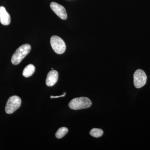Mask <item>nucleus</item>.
I'll return each instance as SVG.
<instances>
[{
	"label": "nucleus",
	"mask_w": 150,
	"mask_h": 150,
	"mask_svg": "<svg viewBox=\"0 0 150 150\" xmlns=\"http://www.w3.org/2000/svg\"><path fill=\"white\" fill-rule=\"evenodd\" d=\"M91 105V100L88 98L81 97L72 100L69 103V105L71 109L77 110L88 108Z\"/></svg>",
	"instance_id": "2"
},
{
	"label": "nucleus",
	"mask_w": 150,
	"mask_h": 150,
	"mask_svg": "<svg viewBox=\"0 0 150 150\" xmlns=\"http://www.w3.org/2000/svg\"><path fill=\"white\" fill-rule=\"evenodd\" d=\"M21 100L17 96H13L8 98L5 107V111L7 114L13 113L20 107Z\"/></svg>",
	"instance_id": "4"
},
{
	"label": "nucleus",
	"mask_w": 150,
	"mask_h": 150,
	"mask_svg": "<svg viewBox=\"0 0 150 150\" xmlns=\"http://www.w3.org/2000/svg\"><path fill=\"white\" fill-rule=\"evenodd\" d=\"M35 71V67L32 64H29L25 68L23 75L25 78H28L31 76Z\"/></svg>",
	"instance_id": "9"
},
{
	"label": "nucleus",
	"mask_w": 150,
	"mask_h": 150,
	"mask_svg": "<svg viewBox=\"0 0 150 150\" xmlns=\"http://www.w3.org/2000/svg\"><path fill=\"white\" fill-rule=\"evenodd\" d=\"M66 93H64V94L62 95L59 96H51L50 98H58L64 96H65L66 95Z\"/></svg>",
	"instance_id": "12"
},
{
	"label": "nucleus",
	"mask_w": 150,
	"mask_h": 150,
	"mask_svg": "<svg viewBox=\"0 0 150 150\" xmlns=\"http://www.w3.org/2000/svg\"><path fill=\"white\" fill-rule=\"evenodd\" d=\"M51 9L59 17L63 20L67 18V11L63 6L56 2H52L50 4Z\"/></svg>",
	"instance_id": "6"
},
{
	"label": "nucleus",
	"mask_w": 150,
	"mask_h": 150,
	"mask_svg": "<svg viewBox=\"0 0 150 150\" xmlns=\"http://www.w3.org/2000/svg\"><path fill=\"white\" fill-rule=\"evenodd\" d=\"M31 50V46L28 44H25L19 47L16 51L12 56L11 63L16 65L21 62L25 57L29 54Z\"/></svg>",
	"instance_id": "1"
},
{
	"label": "nucleus",
	"mask_w": 150,
	"mask_h": 150,
	"mask_svg": "<svg viewBox=\"0 0 150 150\" xmlns=\"http://www.w3.org/2000/svg\"><path fill=\"white\" fill-rule=\"evenodd\" d=\"M103 131L102 129H92L90 131V134L92 137H95V138H99L101 137L103 135Z\"/></svg>",
	"instance_id": "11"
},
{
	"label": "nucleus",
	"mask_w": 150,
	"mask_h": 150,
	"mask_svg": "<svg viewBox=\"0 0 150 150\" xmlns=\"http://www.w3.org/2000/svg\"><path fill=\"white\" fill-rule=\"evenodd\" d=\"M147 79L146 75L143 70H137L134 74V82L135 87L139 88L144 86L146 83Z\"/></svg>",
	"instance_id": "5"
},
{
	"label": "nucleus",
	"mask_w": 150,
	"mask_h": 150,
	"mask_svg": "<svg viewBox=\"0 0 150 150\" xmlns=\"http://www.w3.org/2000/svg\"><path fill=\"white\" fill-rule=\"evenodd\" d=\"M0 23L4 25H8L11 23L10 16L3 6H0Z\"/></svg>",
	"instance_id": "8"
},
{
	"label": "nucleus",
	"mask_w": 150,
	"mask_h": 150,
	"mask_svg": "<svg viewBox=\"0 0 150 150\" xmlns=\"http://www.w3.org/2000/svg\"><path fill=\"white\" fill-rule=\"evenodd\" d=\"M68 128L65 127H61L56 132L55 136L57 139H62L68 133Z\"/></svg>",
	"instance_id": "10"
},
{
	"label": "nucleus",
	"mask_w": 150,
	"mask_h": 150,
	"mask_svg": "<svg viewBox=\"0 0 150 150\" xmlns=\"http://www.w3.org/2000/svg\"><path fill=\"white\" fill-rule=\"evenodd\" d=\"M59 74L56 70H51L47 75L46 83L48 86H54L58 81Z\"/></svg>",
	"instance_id": "7"
},
{
	"label": "nucleus",
	"mask_w": 150,
	"mask_h": 150,
	"mask_svg": "<svg viewBox=\"0 0 150 150\" xmlns=\"http://www.w3.org/2000/svg\"><path fill=\"white\" fill-rule=\"evenodd\" d=\"M50 43L52 49L56 54H62L64 53L66 45L62 38L56 35H54L51 37Z\"/></svg>",
	"instance_id": "3"
}]
</instances>
